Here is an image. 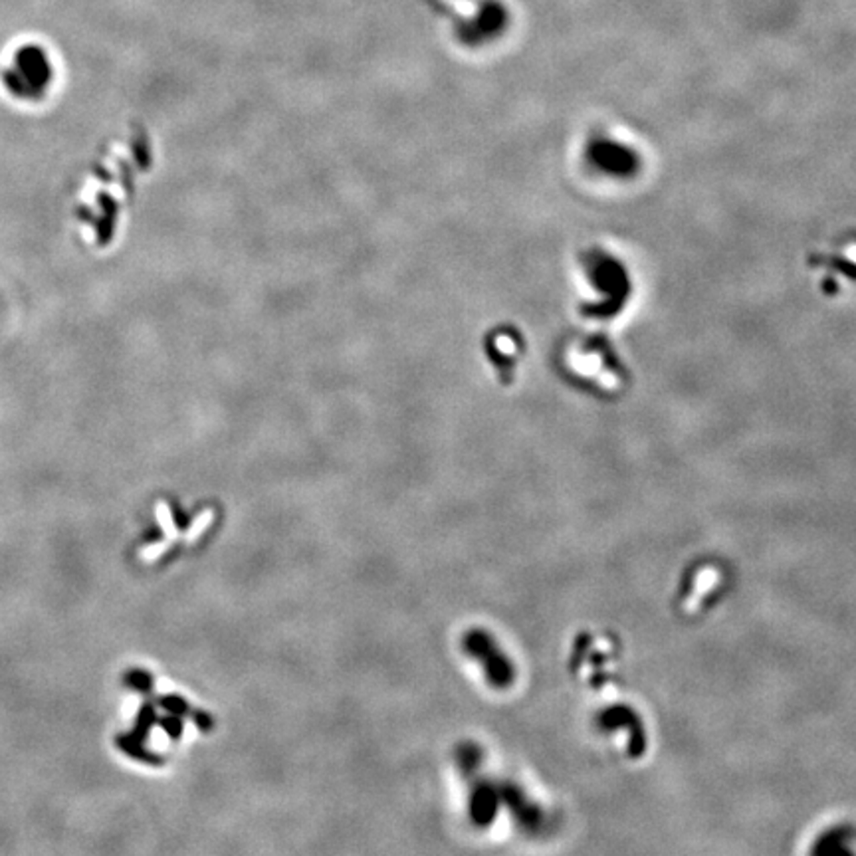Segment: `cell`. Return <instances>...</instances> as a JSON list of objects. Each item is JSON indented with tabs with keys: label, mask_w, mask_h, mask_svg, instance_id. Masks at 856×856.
<instances>
[{
	"label": "cell",
	"mask_w": 856,
	"mask_h": 856,
	"mask_svg": "<svg viewBox=\"0 0 856 856\" xmlns=\"http://www.w3.org/2000/svg\"><path fill=\"white\" fill-rule=\"evenodd\" d=\"M587 278L591 281V290L599 296L597 308H601L603 303V312L615 310L618 303L617 300H623L627 296V272L623 264L615 260L613 256L593 252L587 260Z\"/></svg>",
	"instance_id": "1"
},
{
	"label": "cell",
	"mask_w": 856,
	"mask_h": 856,
	"mask_svg": "<svg viewBox=\"0 0 856 856\" xmlns=\"http://www.w3.org/2000/svg\"><path fill=\"white\" fill-rule=\"evenodd\" d=\"M591 165L605 173V177H630L637 169V153L623 141L613 137H597L591 141L589 153Z\"/></svg>",
	"instance_id": "2"
}]
</instances>
